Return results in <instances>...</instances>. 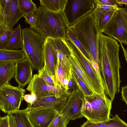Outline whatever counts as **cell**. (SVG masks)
I'll return each mask as SVG.
<instances>
[{
	"instance_id": "cell-42",
	"label": "cell",
	"mask_w": 127,
	"mask_h": 127,
	"mask_svg": "<svg viewBox=\"0 0 127 127\" xmlns=\"http://www.w3.org/2000/svg\"><path fill=\"white\" fill-rule=\"evenodd\" d=\"M126 51L127 52V48L126 50Z\"/></svg>"
},
{
	"instance_id": "cell-9",
	"label": "cell",
	"mask_w": 127,
	"mask_h": 127,
	"mask_svg": "<svg viewBox=\"0 0 127 127\" xmlns=\"http://www.w3.org/2000/svg\"><path fill=\"white\" fill-rule=\"evenodd\" d=\"M119 7L106 25L102 32L120 43L125 44L127 37V21Z\"/></svg>"
},
{
	"instance_id": "cell-18",
	"label": "cell",
	"mask_w": 127,
	"mask_h": 127,
	"mask_svg": "<svg viewBox=\"0 0 127 127\" xmlns=\"http://www.w3.org/2000/svg\"><path fill=\"white\" fill-rule=\"evenodd\" d=\"M57 57V58L63 67L68 70L71 71V66L68 56L70 54L69 48L63 40L57 39L51 42Z\"/></svg>"
},
{
	"instance_id": "cell-2",
	"label": "cell",
	"mask_w": 127,
	"mask_h": 127,
	"mask_svg": "<svg viewBox=\"0 0 127 127\" xmlns=\"http://www.w3.org/2000/svg\"><path fill=\"white\" fill-rule=\"evenodd\" d=\"M35 13V24L32 29L46 39H66L69 27L63 11H54L40 6Z\"/></svg>"
},
{
	"instance_id": "cell-11",
	"label": "cell",
	"mask_w": 127,
	"mask_h": 127,
	"mask_svg": "<svg viewBox=\"0 0 127 127\" xmlns=\"http://www.w3.org/2000/svg\"><path fill=\"white\" fill-rule=\"evenodd\" d=\"M85 101L84 97L78 88L73 90L68 96L60 114L70 120H74L84 117L82 110Z\"/></svg>"
},
{
	"instance_id": "cell-37",
	"label": "cell",
	"mask_w": 127,
	"mask_h": 127,
	"mask_svg": "<svg viewBox=\"0 0 127 127\" xmlns=\"http://www.w3.org/2000/svg\"><path fill=\"white\" fill-rule=\"evenodd\" d=\"M68 86L69 89H72L73 90H75L78 88L76 84L72 77V76L69 79Z\"/></svg>"
},
{
	"instance_id": "cell-38",
	"label": "cell",
	"mask_w": 127,
	"mask_h": 127,
	"mask_svg": "<svg viewBox=\"0 0 127 127\" xmlns=\"http://www.w3.org/2000/svg\"><path fill=\"white\" fill-rule=\"evenodd\" d=\"M69 79L67 76H64L62 79L61 82V85L62 87L66 90L68 91L69 90L68 84Z\"/></svg>"
},
{
	"instance_id": "cell-21",
	"label": "cell",
	"mask_w": 127,
	"mask_h": 127,
	"mask_svg": "<svg viewBox=\"0 0 127 127\" xmlns=\"http://www.w3.org/2000/svg\"><path fill=\"white\" fill-rule=\"evenodd\" d=\"M25 59V53L22 49H0V62H12L16 64Z\"/></svg>"
},
{
	"instance_id": "cell-13",
	"label": "cell",
	"mask_w": 127,
	"mask_h": 127,
	"mask_svg": "<svg viewBox=\"0 0 127 127\" xmlns=\"http://www.w3.org/2000/svg\"><path fill=\"white\" fill-rule=\"evenodd\" d=\"M27 108L29 120L33 127H48L59 113L51 108Z\"/></svg>"
},
{
	"instance_id": "cell-33",
	"label": "cell",
	"mask_w": 127,
	"mask_h": 127,
	"mask_svg": "<svg viewBox=\"0 0 127 127\" xmlns=\"http://www.w3.org/2000/svg\"><path fill=\"white\" fill-rule=\"evenodd\" d=\"M96 5L115 6H122L123 5L117 3L115 0H94Z\"/></svg>"
},
{
	"instance_id": "cell-4",
	"label": "cell",
	"mask_w": 127,
	"mask_h": 127,
	"mask_svg": "<svg viewBox=\"0 0 127 127\" xmlns=\"http://www.w3.org/2000/svg\"><path fill=\"white\" fill-rule=\"evenodd\" d=\"M22 34L23 45L22 49L26 58L29 60L33 69L40 71L45 65L44 51L46 39L30 27L23 28Z\"/></svg>"
},
{
	"instance_id": "cell-12",
	"label": "cell",
	"mask_w": 127,
	"mask_h": 127,
	"mask_svg": "<svg viewBox=\"0 0 127 127\" xmlns=\"http://www.w3.org/2000/svg\"><path fill=\"white\" fill-rule=\"evenodd\" d=\"M65 40L66 44L74 52L92 80L95 88L97 93L98 94L104 92L102 83L99 79L91 63L67 35Z\"/></svg>"
},
{
	"instance_id": "cell-26",
	"label": "cell",
	"mask_w": 127,
	"mask_h": 127,
	"mask_svg": "<svg viewBox=\"0 0 127 127\" xmlns=\"http://www.w3.org/2000/svg\"><path fill=\"white\" fill-rule=\"evenodd\" d=\"M72 77L80 91L84 97L90 96L94 93L85 83L78 76L73 69L71 68Z\"/></svg>"
},
{
	"instance_id": "cell-1",
	"label": "cell",
	"mask_w": 127,
	"mask_h": 127,
	"mask_svg": "<svg viewBox=\"0 0 127 127\" xmlns=\"http://www.w3.org/2000/svg\"><path fill=\"white\" fill-rule=\"evenodd\" d=\"M98 47L99 67L104 93L112 102L119 92L121 82L120 45L116 40L101 32L99 34Z\"/></svg>"
},
{
	"instance_id": "cell-36",
	"label": "cell",
	"mask_w": 127,
	"mask_h": 127,
	"mask_svg": "<svg viewBox=\"0 0 127 127\" xmlns=\"http://www.w3.org/2000/svg\"><path fill=\"white\" fill-rule=\"evenodd\" d=\"M0 127H9L7 115L0 118Z\"/></svg>"
},
{
	"instance_id": "cell-20",
	"label": "cell",
	"mask_w": 127,
	"mask_h": 127,
	"mask_svg": "<svg viewBox=\"0 0 127 127\" xmlns=\"http://www.w3.org/2000/svg\"><path fill=\"white\" fill-rule=\"evenodd\" d=\"M15 64L12 62H0V87L9 83L14 77Z\"/></svg>"
},
{
	"instance_id": "cell-41",
	"label": "cell",
	"mask_w": 127,
	"mask_h": 127,
	"mask_svg": "<svg viewBox=\"0 0 127 127\" xmlns=\"http://www.w3.org/2000/svg\"><path fill=\"white\" fill-rule=\"evenodd\" d=\"M115 0L117 3L122 5L124 4L127 6V0Z\"/></svg>"
},
{
	"instance_id": "cell-5",
	"label": "cell",
	"mask_w": 127,
	"mask_h": 127,
	"mask_svg": "<svg viewBox=\"0 0 127 127\" xmlns=\"http://www.w3.org/2000/svg\"><path fill=\"white\" fill-rule=\"evenodd\" d=\"M84 97L82 112L87 120L101 123L110 118L112 101L104 92L94 93L90 96Z\"/></svg>"
},
{
	"instance_id": "cell-40",
	"label": "cell",
	"mask_w": 127,
	"mask_h": 127,
	"mask_svg": "<svg viewBox=\"0 0 127 127\" xmlns=\"http://www.w3.org/2000/svg\"><path fill=\"white\" fill-rule=\"evenodd\" d=\"M122 12L127 21V6L126 5L124 7L121 8ZM127 45V37L126 39V42L125 44Z\"/></svg>"
},
{
	"instance_id": "cell-8",
	"label": "cell",
	"mask_w": 127,
	"mask_h": 127,
	"mask_svg": "<svg viewBox=\"0 0 127 127\" xmlns=\"http://www.w3.org/2000/svg\"><path fill=\"white\" fill-rule=\"evenodd\" d=\"M24 16L19 8V0H0V26L12 29Z\"/></svg>"
},
{
	"instance_id": "cell-6",
	"label": "cell",
	"mask_w": 127,
	"mask_h": 127,
	"mask_svg": "<svg viewBox=\"0 0 127 127\" xmlns=\"http://www.w3.org/2000/svg\"><path fill=\"white\" fill-rule=\"evenodd\" d=\"M26 90L9 83L0 87V108L4 113L19 110Z\"/></svg>"
},
{
	"instance_id": "cell-30",
	"label": "cell",
	"mask_w": 127,
	"mask_h": 127,
	"mask_svg": "<svg viewBox=\"0 0 127 127\" xmlns=\"http://www.w3.org/2000/svg\"><path fill=\"white\" fill-rule=\"evenodd\" d=\"M13 30H6L0 36V49H6L8 46L13 33Z\"/></svg>"
},
{
	"instance_id": "cell-23",
	"label": "cell",
	"mask_w": 127,
	"mask_h": 127,
	"mask_svg": "<svg viewBox=\"0 0 127 127\" xmlns=\"http://www.w3.org/2000/svg\"><path fill=\"white\" fill-rule=\"evenodd\" d=\"M22 30L20 24H19L14 30L10 42L5 49L9 50H18L22 48L23 39L22 35Z\"/></svg>"
},
{
	"instance_id": "cell-31",
	"label": "cell",
	"mask_w": 127,
	"mask_h": 127,
	"mask_svg": "<svg viewBox=\"0 0 127 127\" xmlns=\"http://www.w3.org/2000/svg\"><path fill=\"white\" fill-rule=\"evenodd\" d=\"M38 74L43 79L47 84L50 86L56 87L53 79L49 74L45 66L42 69L38 72Z\"/></svg>"
},
{
	"instance_id": "cell-28",
	"label": "cell",
	"mask_w": 127,
	"mask_h": 127,
	"mask_svg": "<svg viewBox=\"0 0 127 127\" xmlns=\"http://www.w3.org/2000/svg\"><path fill=\"white\" fill-rule=\"evenodd\" d=\"M19 6L24 15L32 12H35L37 8L35 4L31 0H19Z\"/></svg>"
},
{
	"instance_id": "cell-27",
	"label": "cell",
	"mask_w": 127,
	"mask_h": 127,
	"mask_svg": "<svg viewBox=\"0 0 127 127\" xmlns=\"http://www.w3.org/2000/svg\"><path fill=\"white\" fill-rule=\"evenodd\" d=\"M67 35L70 38L75 45L81 51L93 66L94 62L92 59L90 55L86 49L81 43L77 38L70 28H69L68 29Z\"/></svg>"
},
{
	"instance_id": "cell-29",
	"label": "cell",
	"mask_w": 127,
	"mask_h": 127,
	"mask_svg": "<svg viewBox=\"0 0 127 127\" xmlns=\"http://www.w3.org/2000/svg\"><path fill=\"white\" fill-rule=\"evenodd\" d=\"M70 120L66 116L58 113L55 117L48 127H67Z\"/></svg>"
},
{
	"instance_id": "cell-16",
	"label": "cell",
	"mask_w": 127,
	"mask_h": 127,
	"mask_svg": "<svg viewBox=\"0 0 127 127\" xmlns=\"http://www.w3.org/2000/svg\"><path fill=\"white\" fill-rule=\"evenodd\" d=\"M69 49L71 53L68 56V58L71 64V68L93 92L94 93L97 94L95 88L92 80L82 66L74 52L70 48Z\"/></svg>"
},
{
	"instance_id": "cell-14",
	"label": "cell",
	"mask_w": 127,
	"mask_h": 127,
	"mask_svg": "<svg viewBox=\"0 0 127 127\" xmlns=\"http://www.w3.org/2000/svg\"><path fill=\"white\" fill-rule=\"evenodd\" d=\"M70 93L71 92H69L66 94L59 98L54 95L36 99L33 104L31 105H28L27 107L51 108L60 113Z\"/></svg>"
},
{
	"instance_id": "cell-25",
	"label": "cell",
	"mask_w": 127,
	"mask_h": 127,
	"mask_svg": "<svg viewBox=\"0 0 127 127\" xmlns=\"http://www.w3.org/2000/svg\"><path fill=\"white\" fill-rule=\"evenodd\" d=\"M67 0H40V5L54 11H63Z\"/></svg>"
},
{
	"instance_id": "cell-34",
	"label": "cell",
	"mask_w": 127,
	"mask_h": 127,
	"mask_svg": "<svg viewBox=\"0 0 127 127\" xmlns=\"http://www.w3.org/2000/svg\"><path fill=\"white\" fill-rule=\"evenodd\" d=\"M36 98V96L32 93L25 94L23 97L24 100L28 103V105H32L35 102Z\"/></svg>"
},
{
	"instance_id": "cell-15",
	"label": "cell",
	"mask_w": 127,
	"mask_h": 127,
	"mask_svg": "<svg viewBox=\"0 0 127 127\" xmlns=\"http://www.w3.org/2000/svg\"><path fill=\"white\" fill-rule=\"evenodd\" d=\"M15 80L18 86L23 88L29 83L33 77L32 66L26 59L15 64Z\"/></svg>"
},
{
	"instance_id": "cell-35",
	"label": "cell",
	"mask_w": 127,
	"mask_h": 127,
	"mask_svg": "<svg viewBox=\"0 0 127 127\" xmlns=\"http://www.w3.org/2000/svg\"><path fill=\"white\" fill-rule=\"evenodd\" d=\"M121 96L122 100L127 105V85L122 87Z\"/></svg>"
},
{
	"instance_id": "cell-39",
	"label": "cell",
	"mask_w": 127,
	"mask_h": 127,
	"mask_svg": "<svg viewBox=\"0 0 127 127\" xmlns=\"http://www.w3.org/2000/svg\"><path fill=\"white\" fill-rule=\"evenodd\" d=\"M7 115L8 118L9 127H17L10 115L7 113Z\"/></svg>"
},
{
	"instance_id": "cell-7",
	"label": "cell",
	"mask_w": 127,
	"mask_h": 127,
	"mask_svg": "<svg viewBox=\"0 0 127 127\" xmlns=\"http://www.w3.org/2000/svg\"><path fill=\"white\" fill-rule=\"evenodd\" d=\"M96 6L94 0H67L63 11L69 27L92 12Z\"/></svg>"
},
{
	"instance_id": "cell-32",
	"label": "cell",
	"mask_w": 127,
	"mask_h": 127,
	"mask_svg": "<svg viewBox=\"0 0 127 127\" xmlns=\"http://www.w3.org/2000/svg\"><path fill=\"white\" fill-rule=\"evenodd\" d=\"M24 17L25 18L26 23L30 25V28L34 27L35 21V16L34 12H30L24 15Z\"/></svg>"
},
{
	"instance_id": "cell-10",
	"label": "cell",
	"mask_w": 127,
	"mask_h": 127,
	"mask_svg": "<svg viewBox=\"0 0 127 127\" xmlns=\"http://www.w3.org/2000/svg\"><path fill=\"white\" fill-rule=\"evenodd\" d=\"M26 89L35 94L36 99L54 95L59 98L69 92L63 88L47 85L38 74L33 75Z\"/></svg>"
},
{
	"instance_id": "cell-17",
	"label": "cell",
	"mask_w": 127,
	"mask_h": 127,
	"mask_svg": "<svg viewBox=\"0 0 127 127\" xmlns=\"http://www.w3.org/2000/svg\"><path fill=\"white\" fill-rule=\"evenodd\" d=\"M44 55V66L55 83L57 57L52 45L48 39H46L45 43Z\"/></svg>"
},
{
	"instance_id": "cell-22",
	"label": "cell",
	"mask_w": 127,
	"mask_h": 127,
	"mask_svg": "<svg viewBox=\"0 0 127 127\" xmlns=\"http://www.w3.org/2000/svg\"><path fill=\"white\" fill-rule=\"evenodd\" d=\"M8 113L11 116L17 127H33L29 120L27 108Z\"/></svg>"
},
{
	"instance_id": "cell-24",
	"label": "cell",
	"mask_w": 127,
	"mask_h": 127,
	"mask_svg": "<svg viewBox=\"0 0 127 127\" xmlns=\"http://www.w3.org/2000/svg\"><path fill=\"white\" fill-rule=\"evenodd\" d=\"M64 76H67L69 79L72 77L71 71H69L64 67L59 60L57 58L55 81V83L56 87L62 88L61 85L62 81Z\"/></svg>"
},
{
	"instance_id": "cell-3",
	"label": "cell",
	"mask_w": 127,
	"mask_h": 127,
	"mask_svg": "<svg viewBox=\"0 0 127 127\" xmlns=\"http://www.w3.org/2000/svg\"><path fill=\"white\" fill-rule=\"evenodd\" d=\"M69 28L90 55L93 61L99 66L100 33L94 23L92 12Z\"/></svg>"
},
{
	"instance_id": "cell-19",
	"label": "cell",
	"mask_w": 127,
	"mask_h": 127,
	"mask_svg": "<svg viewBox=\"0 0 127 127\" xmlns=\"http://www.w3.org/2000/svg\"><path fill=\"white\" fill-rule=\"evenodd\" d=\"M118 9L107 11L95 7L92 13L94 23L100 34L102 32L107 23Z\"/></svg>"
}]
</instances>
